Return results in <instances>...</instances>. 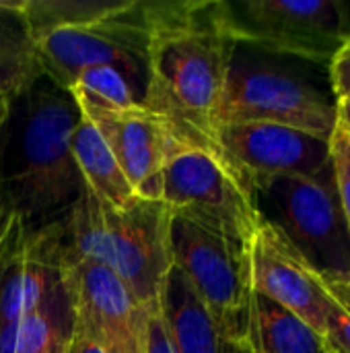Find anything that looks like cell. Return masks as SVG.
Returning a JSON list of instances; mask_svg holds the SVG:
<instances>
[{"label":"cell","mask_w":350,"mask_h":353,"mask_svg":"<svg viewBox=\"0 0 350 353\" xmlns=\"http://www.w3.org/2000/svg\"><path fill=\"white\" fill-rule=\"evenodd\" d=\"M149 60L142 108L182 145L223 151L219 110L237 43L221 0H144Z\"/></svg>","instance_id":"6da1fadb"},{"label":"cell","mask_w":350,"mask_h":353,"mask_svg":"<svg viewBox=\"0 0 350 353\" xmlns=\"http://www.w3.org/2000/svg\"><path fill=\"white\" fill-rule=\"evenodd\" d=\"M76 101L45 77L14 99L0 128V194L27 232L64 221L85 182L72 155Z\"/></svg>","instance_id":"7a4b0ae2"},{"label":"cell","mask_w":350,"mask_h":353,"mask_svg":"<svg viewBox=\"0 0 350 353\" xmlns=\"http://www.w3.org/2000/svg\"><path fill=\"white\" fill-rule=\"evenodd\" d=\"M171 211L163 201L140 199L116 209L87 186L64 223V244L74 256L93 259L113 271L136 302L161 312V296L171 263Z\"/></svg>","instance_id":"3957f363"},{"label":"cell","mask_w":350,"mask_h":353,"mask_svg":"<svg viewBox=\"0 0 350 353\" xmlns=\"http://www.w3.org/2000/svg\"><path fill=\"white\" fill-rule=\"evenodd\" d=\"M262 219L276 225L309 267L336 288L350 285V230L332 161L316 176H274L252 182Z\"/></svg>","instance_id":"277c9868"},{"label":"cell","mask_w":350,"mask_h":353,"mask_svg":"<svg viewBox=\"0 0 350 353\" xmlns=\"http://www.w3.org/2000/svg\"><path fill=\"white\" fill-rule=\"evenodd\" d=\"M161 201L171 215L245 246L262 221L252 180L225 151L177 143L163 168Z\"/></svg>","instance_id":"5b68a950"},{"label":"cell","mask_w":350,"mask_h":353,"mask_svg":"<svg viewBox=\"0 0 350 353\" xmlns=\"http://www.w3.org/2000/svg\"><path fill=\"white\" fill-rule=\"evenodd\" d=\"M171 263L206 306L219 331L250 350L254 290L248 246L173 215Z\"/></svg>","instance_id":"8992f818"},{"label":"cell","mask_w":350,"mask_h":353,"mask_svg":"<svg viewBox=\"0 0 350 353\" xmlns=\"http://www.w3.org/2000/svg\"><path fill=\"white\" fill-rule=\"evenodd\" d=\"M221 12L237 46L318 64L350 37V10L340 0H221Z\"/></svg>","instance_id":"52a82bcc"},{"label":"cell","mask_w":350,"mask_h":353,"mask_svg":"<svg viewBox=\"0 0 350 353\" xmlns=\"http://www.w3.org/2000/svg\"><path fill=\"white\" fill-rule=\"evenodd\" d=\"M35 43L43 77L62 91H68L87 68L113 66L144 95L149 60L144 0H134L126 10L101 21L50 31Z\"/></svg>","instance_id":"ba28073f"},{"label":"cell","mask_w":350,"mask_h":353,"mask_svg":"<svg viewBox=\"0 0 350 353\" xmlns=\"http://www.w3.org/2000/svg\"><path fill=\"white\" fill-rule=\"evenodd\" d=\"M227 122H270L330 141L336 103L309 81L235 52L219 110V124Z\"/></svg>","instance_id":"9c48e42d"},{"label":"cell","mask_w":350,"mask_h":353,"mask_svg":"<svg viewBox=\"0 0 350 353\" xmlns=\"http://www.w3.org/2000/svg\"><path fill=\"white\" fill-rule=\"evenodd\" d=\"M62 275L72 333L103 353H146L151 314L113 271L93 259L70 254L64 244Z\"/></svg>","instance_id":"30bf717a"},{"label":"cell","mask_w":350,"mask_h":353,"mask_svg":"<svg viewBox=\"0 0 350 353\" xmlns=\"http://www.w3.org/2000/svg\"><path fill=\"white\" fill-rule=\"evenodd\" d=\"M64 223L21 228L0 248V353H17L21 325L64 288Z\"/></svg>","instance_id":"8fae6325"},{"label":"cell","mask_w":350,"mask_h":353,"mask_svg":"<svg viewBox=\"0 0 350 353\" xmlns=\"http://www.w3.org/2000/svg\"><path fill=\"white\" fill-rule=\"evenodd\" d=\"M217 139L254 182L274 176H316L330 165V141L270 122L219 124Z\"/></svg>","instance_id":"7c38bea8"},{"label":"cell","mask_w":350,"mask_h":353,"mask_svg":"<svg viewBox=\"0 0 350 353\" xmlns=\"http://www.w3.org/2000/svg\"><path fill=\"white\" fill-rule=\"evenodd\" d=\"M252 290L326 337L322 277L297 252L287 236L262 219L248 244Z\"/></svg>","instance_id":"4fadbf2b"},{"label":"cell","mask_w":350,"mask_h":353,"mask_svg":"<svg viewBox=\"0 0 350 353\" xmlns=\"http://www.w3.org/2000/svg\"><path fill=\"white\" fill-rule=\"evenodd\" d=\"M78 112L99 130L134 192L144 201H161L163 168L177 145L167 126L142 105L128 110L78 105Z\"/></svg>","instance_id":"5bb4252c"},{"label":"cell","mask_w":350,"mask_h":353,"mask_svg":"<svg viewBox=\"0 0 350 353\" xmlns=\"http://www.w3.org/2000/svg\"><path fill=\"white\" fill-rule=\"evenodd\" d=\"M161 319L173 353H252L227 339L186 277L171 269L163 296Z\"/></svg>","instance_id":"9a60e30c"},{"label":"cell","mask_w":350,"mask_h":353,"mask_svg":"<svg viewBox=\"0 0 350 353\" xmlns=\"http://www.w3.org/2000/svg\"><path fill=\"white\" fill-rule=\"evenodd\" d=\"M72 155L85 186L103 203L128 209L140 201L99 130L80 116L72 134Z\"/></svg>","instance_id":"2e32d148"},{"label":"cell","mask_w":350,"mask_h":353,"mask_svg":"<svg viewBox=\"0 0 350 353\" xmlns=\"http://www.w3.org/2000/svg\"><path fill=\"white\" fill-rule=\"evenodd\" d=\"M39 79L43 68L21 2H0V97L12 103Z\"/></svg>","instance_id":"e0dca14e"},{"label":"cell","mask_w":350,"mask_h":353,"mask_svg":"<svg viewBox=\"0 0 350 353\" xmlns=\"http://www.w3.org/2000/svg\"><path fill=\"white\" fill-rule=\"evenodd\" d=\"M250 350L252 353H336L324 335L260 294L252 296Z\"/></svg>","instance_id":"ac0fdd59"},{"label":"cell","mask_w":350,"mask_h":353,"mask_svg":"<svg viewBox=\"0 0 350 353\" xmlns=\"http://www.w3.org/2000/svg\"><path fill=\"white\" fill-rule=\"evenodd\" d=\"M132 2L134 0H21V12L37 39L56 29L107 19L126 10Z\"/></svg>","instance_id":"d6986e66"},{"label":"cell","mask_w":350,"mask_h":353,"mask_svg":"<svg viewBox=\"0 0 350 353\" xmlns=\"http://www.w3.org/2000/svg\"><path fill=\"white\" fill-rule=\"evenodd\" d=\"M68 93L76 105H95L109 110H128L142 105V93L132 81L113 66H93L83 70Z\"/></svg>","instance_id":"ffe728a7"},{"label":"cell","mask_w":350,"mask_h":353,"mask_svg":"<svg viewBox=\"0 0 350 353\" xmlns=\"http://www.w3.org/2000/svg\"><path fill=\"white\" fill-rule=\"evenodd\" d=\"M326 339L336 353H350V308L340 298L338 290L322 279Z\"/></svg>","instance_id":"44dd1931"},{"label":"cell","mask_w":350,"mask_h":353,"mask_svg":"<svg viewBox=\"0 0 350 353\" xmlns=\"http://www.w3.org/2000/svg\"><path fill=\"white\" fill-rule=\"evenodd\" d=\"M330 161L334 170L340 205L350 230V134H347L338 124L330 137Z\"/></svg>","instance_id":"7402d4cb"},{"label":"cell","mask_w":350,"mask_h":353,"mask_svg":"<svg viewBox=\"0 0 350 353\" xmlns=\"http://www.w3.org/2000/svg\"><path fill=\"white\" fill-rule=\"evenodd\" d=\"M330 66V83L336 101L350 99V37L334 52Z\"/></svg>","instance_id":"603a6c76"},{"label":"cell","mask_w":350,"mask_h":353,"mask_svg":"<svg viewBox=\"0 0 350 353\" xmlns=\"http://www.w3.org/2000/svg\"><path fill=\"white\" fill-rule=\"evenodd\" d=\"M146 353H173V347H171L167 331H165V323L161 319V312L151 314L149 337H146Z\"/></svg>","instance_id":"cb8c5ba5"},{"label":"cell","mask_w":350,"mask_h":353,"mask_svg":"<svg viewBox=\"0 0 350 353\" xmlns=\"http://www.w3.org/2000/svg\"><path fill=\"white\" fill-rule=\"evenodd\" d=\"M21 228H25V225L21 223V219L12 213V209L6 205L4 196L0 194V248H2V246H4Z\"/></svg>","instance_id":"d4e9b609"},{"label":"cell","mask_w":350,"mask_h":353,"mask_svg":"<svg viewBox=\"0 0 350 353\" xmlns=\"http://www.w3.org/2000/svg\"><path fill=\"white\" fill-rule=\"evenodd\" d=\"M68 350H70V353H103L99 347H95L91 341H87L85 337H80L76 333H72Z\"/></svg>","instance_id":"484cf974"},{"label":"cell","mask_w":350,"mask_h":353,"mask_svg":"<svg viewBox=\"0 0 350 353\" xmlns=\"http://www.w3.org/2000/svg\"><path fill=\"white\" fill-rule=\"evenodd\" d=\"M336 103V124L350 134V99L344 101H334Z\"/></svg>","instance_id":"4316f807"},{"label":"cell","mask_w":350,"mask_h":353,"mask_svg":"<svg viewBox=\"0 0 350 353\" xmlns=\"http://www.w3.org/2000/svg\"><path fill=\"white\" fill-rule=\"evenodd\" d=\"M8 110H10V101H6V99L0 97V128L6 122V118H8Z\"/></svg>","instance_id":"83f0119b"},{"label":"cell","mask_w":350,"mask_h":353,"mask_svg":"<svg viewBox=\"0 0 350 353\" xmlns=\"http://www.w3.org/2000/svg\"><path fill=\"white\" fill-rule=\"evenodd\" d=\"M336 288V285H334ZM338 290V294H340V298L344 300V304L350 308V285H347V288H336Z\"/></svg>","instance_id":"f1b7e54d"},{"label":"cell","mask_w":350,"mask_h":353,"mask_svg":"<svg viewBox=\"0 0 350 353\" xmlns=\"http://www.w3.org/2000/svg\"><path fill=\"white\" fill-rule=\"evenodd\" d=\"M64 353H70V350H66V352H64Z\"/></svg>","instance_id":"f546056e"}]
</instances>
